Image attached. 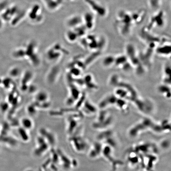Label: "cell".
I'll list each match as a JSON object with an SVG mask.
<instances>
[{"mask_svg": "<svg viewBox=\"0 0 171 171\" xmlns=\"http://www.w3.org/2000/svg\"><path fill=\"white\" fill-rule=\"evenodd\" d=\"M115 105L118 109L123 112H127L128 110V105L127 100L124 99H117Z\"/></svg>", "mask_w": 171, "mask_h": 171, "instance_id": "cell-12", "label": "cell"}, {"mask_svg": "<svg viewBox=\"0 0 171 171\" xmlns=\"http://www.w3.org/2000/svg\"><path fill=\"white\" fill-rule=\"evenodd\" d=\"M148 6L152 10H159L162 5L163 0H147Z\"/></svg>", "mask_w": 171, "mask_h": 171, "instance_id": "cell-14", "label": "cell"}, {"mask_svg": "<svg viewBox=\"0 0 171 171\" xmlns=\"http://www.w3.org/2000/svg\"><path fill=\"white\" fill-rule=\"evenodd\" d=\"M133 13L128 10H121L116 15L115 26L123 36L129 35L133 27L137 25Z\"/></svg>", "mask_w": 171, "mask_h": 171, "instance_id": "cell-1", "label": "cell"}, {"mask_svg": "<svg viewBox=\"0 0 171 171\" xmlns=\"http://www.w3.org/2000/svg\"><path fill=\"white\" fill-rule=\"evenodd\" d=\"M120 68L122 69L124 71L129 72L133 68V67L130 61L128 60Z\"/></svg>", "mask_w": 171, "mask_h": 171, "instance_id": "cell-19", "label": "cell"}, {"mask_svg": "<svg viewBox=\"0 0 171 171\" xmlns=\"http://www.w3.org/2000/svg\"><path fill=\"white\" fill-rule=\"evenodd\" d=\"M115 57L112 55H109L105 56L103 59L102 64L105 67H110L112 65H114Z\"/></svg>", "mask_w": 171, "mask_h": 171, "instance_id": "cell-16", "label": "cell"}, {"mask_svg": "<svg viewBox=\"0 0 171 171\" xmlns=\"http://www.w3.org/2000/svg\"><path fill=\"white\" fill-rule=\"evenodd\" d=\"M82 22H83L82 17L78 15H73L71 17L67 22L69 26L73 28L79 26Z\"/></svg>", "mask_w": 171, "mask_h": 171, "instance_id": "cell-8", "label": "cell"}, {"mask_svg": "<svg viewBox=\"0 0 171 171\" xmlns=\"http://www.w3.org/2000/svg\"><path fill=\"white\" fill-rule=\"evenodd\" d=\"M102 145L100 143L95 144L92 147L90 152V156L92 158H96L102 154Z\"/></svg>", "mask_w": 171, "mask_h": 171, "instance_id": "cell-10", "label": "cell"}, {"mask_svg": "<svg viewBox=\"0 0 171 171\" xmlns=\"http://www.w3.org/2000/svg\"><path fill=\"white\" fill-rule=\"evenodd\" d=\"M46 7L50 10H56L61 5L56 0H42Z\"/></svg>", "mask_w": 171, "mask_h": 171, "instance_id": "cell-13", "label": "cell"}, {"mask_svg": "<svg viewBox=\"0 0 171 171\" xmlns=\"http://www.w3.org/2000/svg\"><path fill=\"white\" fill-rule=\"evenodd\" d=\"M170 86L169 85L163 84L159 85L158 87V90L159 93L167 99H170L171 97V89Z\"/></svg>", "mask_w": 171, "mask_h": 171, "instance_id": "cell-9", "label": "cell"}, {"mask_svg": "<svg viewBox=\"0 0 171 171\" xmlns=\"http://www.w3.org/2000/svg\"><path fill=\"white\" fill-rule=\"evenodd\" d=\"M85 3L95 15L100 18H105L108 15L107 7L98 0H84Z\"/></svg>", "mask_w": 171, "mask_h": 171, "instance_id": "cell-3", "label": "cell"}, {"mask_svg": "<svg viewBox=\"0 0 171 171\" xmlns=\"http://www.w3.org/2000/svg\"><path fill=\"white\" fill-rule=\"evenodd\" d=\"M82 18V21L86 29L92 30L95 25V15L92 12H87Z\"/></svg>", "mask_w": 171, "mask_h": 171, "instance_id": "cell-5", "label": "cell"}, {"mask_svg": "<svg viewBox=\"0 0 171 171\" xmlns=\"http://www.w3.org/2000/svg\"><path fill=\"white\" fill-rule=\"evenodd\" d=\"M166 14L163 10H158L152 15L145 27L152 31L155 28H162L164 26L166 23Z\"/></svg>", "mask_w": 171, "mask_h": 171, "instance_id": "cell-2", "label": "cell"}, {"mask_svg": "<svg viewBox=\"0 0 171 171\" xmlns=\"http://www.w3.org/2000/svg\"><path fill=\"white\" fill-rule=\"evenodd\" d=\"M22 124L23 127H24L26 129H30L32 127V121L29 118H24L23 119L22 121Z\"/></svg>", "mask_w": 171, "mask_h": 171, "instance_id": "cell-17", "label": "cell"}, {"mask_svg": "<svg viewBox=\"0 0 171 171\" xmlns=\"http://www.w3.org/2000/svg\"><path fill=\"white\" fill-rule=\"evenodd\" d=\"M143 145V147L145 148V144ZM146 149L147 150V149ZM146 150V153H147ZM142 150H143V151H144V152H145V149H142Z\"/></svg>", "mask_w": 171, "mask_h": 171, "instance_id": "cell-20", "label": "cell"}, {"mask_svg": "<svg viewBox=\"0 0 171 171\" xmlns=\"http://www.w3.org/2000/svg\"><path fill=\"white\" fill-rule=\"evenodd\" d=\"M171 66L168 64L165 65L164 68V77L163 78L164 84L168 85L171 84Z\"/></svg>", "mask_w": 171, "mask_h": 171, "instance_id": "cell-11", "label": "cell"}, {"mask_svg": "<svg viewBox=\"0 0 171 171\" xmlns=\"http://www.w3.org/2000/svg\"><path fill=\"white\" fill-rule=\"evenodd\" d=\"M128 60V58L126 55H122L117 56L115 58L114 65L117 67L121 68Z\"/></svg>", "mask_w": 171, "mask_h": 171, "instance_id": "cell-15", "label": "cell"}, {"mask_svg": "<svg viewBox=\"0 0 171 171\" xmlns=\"http://www.w3.org/2000/svg\"><path fill=\"white\" fill-rule=\"evenodd\" d=\"M117 99V98L114 94L107 96L101 101L100 107L102 109H104L110 105H115Z\"/></svg>", "mask_w": 171, "mask_h": 171, "instance_id": "cell-6", "label": "cell"}, {"mask_svg": "<svg viewBox=\"0 0 171 171\" xmlns=\"http://www.w3.org/2000/svg\"><path fill=\"white\" fill-rule=\"evenodd\" d=\"M120 82L119 78L117 75H114L110 77L109 84L112 86H116Z\"/></svg>", "mask_w": 171, "mask_h": 171, "instance_id": "cell-18", "label": "cell"}, {"mask_svg": "<svg viewBox=\"0 0 171 171\" xmlns=\"http://www.w3.org/2000/svg\"><path fill=\"white\" fill-rule=\"evenodd\" d=\"M28 16L29 19L33 22H39L41 20L42 15L40 6L37 4L33 6L28 12Z\"/></svg>", "mask_w": 171, "mask_h": 171, "instance_id": "cell-4", "label": "cell"}, {"mask_svg": "<svg viewBox=\"0 0 171 171\" xmlns=\"http://www.w3.org/2000/svg\"><path fill=\"white\" fill-rule=\"evenodd\" d=\"M171 47L170 43H164L156 49V52L158 55L161 56H170Z\"/></svg>", "mask_w": 171, "mask_h": 171, "instance_id": "cell-7", "label": "cell"}]
</instances>
